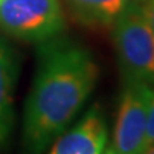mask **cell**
I'll return each mask as SVG.
<instances>
[{
  "mask_svg": "<svg viewBox=\"0 0 154 154\" xmlns=\"http://www.w3.org/2000/svg\"><path fill=\"white\" fill-rule=\"evenodd\" d=\"M0 3H2V0H0Z\"/></svg>",
  "mask_w": 154,
  "mask_h": 154,
  "instance_id": "12",
  "label": "cell"
},
{
  "mask_svg": "<svg viewBox=\"0 0 154 154\" xmlns=\"http://www.w3.org/2000/svg\"><path fill=\"white\" fill-rule=\"evenodd\" d=\"M107 144V127L97 107H93L73 130L63 134L49 154H101Z\"/></svg>",
  "mask_w": 154,
  "mask_h": 154,
  "instance_id": "5",
  "label": "cell"
},
{
  "mask_svg": "<svg viewBox=\"0 0 154 154\" xmlns=\"http://www.w3.org/2000/svg\"><path fill=\"white\" fill-rule=\"evenodd\" d=\"M59 0H2L0 30L19 40L43 43L64 30Z\"/></svg>",
  "mask_w": 154,
  "mask_h": 154,
  "instance_id": "3",
  "label": "cell"
},
{
  "mask_svg": "<svg viewBox=\"0 0 154 154\" xmlns=\"http://www.w3.org/2000/svg\"><path fill=\"white\" fill-rule=\"evenodd\" d=\"M153 96L154 90L149 84L124 80L113 134L114 154H144L147 150L146 123Z\"/></svg>",
  "mask_w": 154,
  "mask_h": 154,
  "instance_id": "4",
  "label": "cell"
},
{
  "mask_svg": "<svg viewBox=\"0 0 154 154\" xmlns=\"http://www.w3.org/2000/svg\"><path fill=\"white\" fill-rule=\"evenodd\" d=\"M76 19L87 26H113L128 0H67Z\"/></svg>",
  "mask_w": 154,
  "mask_h": 154,
  "instance_id": "7",
  "label": "cell"
},
{
  "mask_svg": "<svg viewBox=\"0 0 154 154\" xmlns=\"http://www.w3.org/2000/svg\"><path fill=\"white\" fill-rule=\"evenodd\" d=\"M99 67L86 47L56 37L40 43L37 72L23 117V146L42 154L59 138L94 90Z\"/></svg>",
  "mask_w": 154,
  "mask_h": 154,
  "instance_id": "1",
  "label": "cell"
},
{
  "mask_svg": "<svg viewBox=\"0 0 154 154\" xmlns=\"http://www.w3.org/2000/svg\"><path fill=\"white\" fill-rule=\"evenodd\" d=\"M144 154H154V144L149 146V147H147V150L144 151Z\"/></svg>",
  "mask_w": 154,
  "mask_h": 154,
  "instance_id": "10",
  "label": "cell"
},
{
  "mask_svg": "<svg viewBox=\"0 0 154 154\" xmlns=\"http://www.w3.org/2000/svg\"><path fill=\"white\" fill-rule=\"evenodd\" d=\"M101 154H114V151H113V150H111V147H110V149H104Z\"/></svg>",
  "mask_w": 154,
  "mask_h": 154,
  "instance_id": "11",
  "label": "cell"
},
{
  "mask_svg": "<svg viewBox=\"0 0 154 154\" xmlns=\"http://www.w3.org/2000/svg\"><path fill=\"white\" fill-rule=\"evenodd\" d=\"M113 40L124 80L154 84V32L141 6L128 3L113 23Z\"/></svg>",
  "mask_w": 154,
  "mask_h": 154,
  "instance_id": "2",
  "label": "cell"
},
{
  "mask_svg": "<svg viewBox=\"0 0 154 154\" xmlns=\"http://www.w3.org/2000/svg\"><path fill=\"white\" fill-rule=\"evenodd\" d=\"M141 9H143L144 17L147 19L150 27L153 29L154 32V0H147V3L144 6H141Z\"/></svg>",
  "mask_w": 154,
  "mask_h": 154,
  "instance_id": "9",
  "label": "cell"
},
{
  "mask_svg": "<svg viewBox=\"0 0 154 154\" xmlns=\"http://www.w3.org/2000/svg\"><path fill=\"white\" fill-rule=\"evenodd\" d=\"M17 79V61L13 50L0 38V150L10 140L14 126L13 91Z\"/></svg>",
  "mask_w": 154,
  "mask_h": 154,
  "instance_id": "6",
  "label": "cell"
},
{
  "mask_svg": "<svg viewBox=\"0 0 154 154\" xmlns=\"http://www.w3.org/2000/svg\"><path fill=\"white\" fill-rule=\"evenodd\" d=\"M146 144L147 147L154 144V96L147 111V123H146Z\"/></svg>",
  "mask_w": 154,
  "mask_h": 154,
  "instance_id": "8",
  "label": "cell"
}]
</instances>
